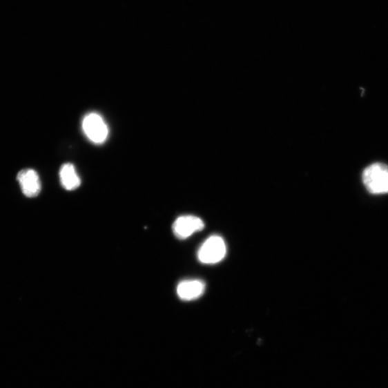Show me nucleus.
Masks as SVG:
<instances>
[{
  "label": "nucleus",
  "instance_id": "1",
  "mask_svg": "<svg viewBox=\"0 0 388 388\" xmlns=\"http://www.w3.org/2000/svg\"><path fill=\"white\" fill-rule=\"evenodd\" d=\"M362 182L369 193H388V166L381 163L369 166L362 173Z\"/></svg>",
  "mask_w": 388,
  "mask_h": 388
},
{
  "label": "nucleus",
  "instance_id": "2",
  "mask_svg": "<svg viewBox=\"0 0 388 388\" xmlns=\"http://www.w3.org/2000/svg\"><path fill=\"white\" fill-rule=\"evenodd\" d=\"M82 128L86 136L96 144L105 142L109 130L103 118L97 113L86 115L82 122Z\"/></svg>",
  "mask_w": 388,
  "mask_h": 388
},
{
  "label": "nucleus",
  "instance_id": "3",
  "mask_svg": "<svg viewBox=\"0 0 388 388\" xmlns=\"http://www.w3.org/2000/svg\"><path fill=\"white\" fill-rule=\"evenodd\" d=\"M226 246L224 240L217 235L208 237L198 252L200 261L204 264H215L224 259Z\"/></svg>",
  "mask_w": 388,
  "mask_h": 388
},
{
  "label": "nucleus",
  "instance_id": "4",
  "mask_svg": "<svg viewBox=\"0 0 388 388\" xmlns=\"http://www.w3.org/2000/svg\"><path fill=\"white\" fill-rule=\"evenodd\" d=\"M204 228V222L195 216H182L173 224V232L181 240L191 237L193 233L202 231Z\"/></svg>",
  "mask_w": 388,
  "mask_h": 388
},
{
  "label": "nucleus",
  "instance_id": "5",
  "mask_svg": "<svg viewBox=\"0 0 388 388\" xmlns=\"http://www.w3.org/2000/svg\"><path fill=\"white\" fill-rule=\"evenodd\" d=\"M17 180L27 197H37L41 191L39 175L32 169H24L20 171L17 175Z\"/></svg>",
  "mask_w": 388,
  "mask_h": 388
},
{
  "label": "nucleus",
  "instance_id": "6",
  "mask_svg": "<svg viewBox=\"0 0 388 388\" xmlns=\"http://www.w3.org/2000/svg\"><path fill=\"white\" fill-rule=\"evenodd\" d=\"M205 287L204 282L200 280H184L177 287V294L183 301H193L204 294Z\"/></svg>",
  "mask_w": 388,
  "mask_h": 388
},
{
  "label": "nucleus",
  "instance_id": "7",
  "mask_svg": "<svg viewBox=\"0 0 388 388\" xmlns=\"http://www.w3.org/2000/svg\"><path fill=\"white\" fill-rule=\"evenodd\" d=\"M60 180L63 187L68 191H74L81 185V180L75 167L72 164H65L60 169Z\"/></svg>",
  "mask_w": 388,
  "mask_h": 388
}]
</instances>
